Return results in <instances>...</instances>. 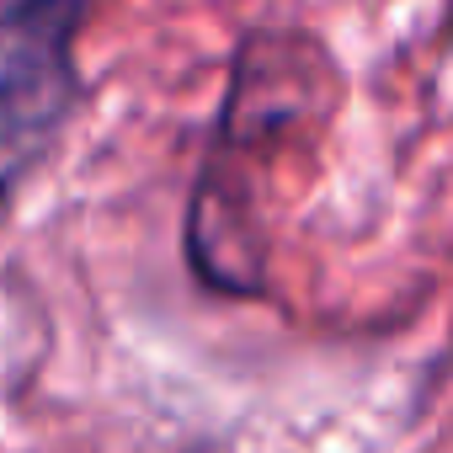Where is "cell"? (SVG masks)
<instances>
[{"label":"cell","instance_id":"cell-1","mask_svg":"<svg viewBox=\"0 0 453 453\" xmlns=\"http://www.w3.org/2000/svg\"><path fill=\"white\" fill-rule=\"evenodd\" d=\"M70 0H27L17 17L0 22V150L38 144L70 107Z\"/></svg>","mask_w":453,"mask_h":453},{"label":"cell","instance_id":"cell-2","mask_svg":"<svg viewBox=\"0 0 453 453\" xmlns=\"http://www.w3.org/2000/svg\"><path fill=\"white\" fill-rule=\"evenodd\" d=\"M0 203H6V181H0Z\"/></svg>","mask_w":453,"mask_h":453}]
</instances>
